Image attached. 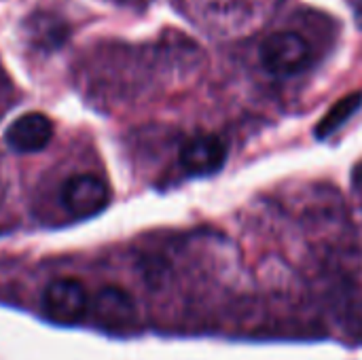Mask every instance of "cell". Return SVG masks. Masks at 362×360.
<instances>
[{"instance_id":"1","label":"cell","mask_w":362,"mask_h":360,"mask_svg":"<svg viewBox=\"0 0 362 360\" xmlns=\"http://www.w3.org/2000/svg\"><path fill=\"white\" fill-rule=\"evenodd\" d=\"M261 62L274 76H295L310 62V45L293 30H282L261 45Z\"/></svg>"},{"instance_id":"2","label":"cell","mask_w":362,"mask_h":360,"mask_svg":"<svg viewBox=\"0 0 362 360\" xmlns=\"http://www.w3.org/2000/svg\"><path fill=\"white\" fill-rule=\"evenodd\" d=\"M89 308V295L76 278H57L42 293L45 314L62 325L78 323Z\"/></svg>"},{"instance_id":"3","label":"cell","mask_w":362,"mask_h":360,"mask_svg":"<svg viewBox=\"0 0 362 360\" xmlns=\"http://www.w3.org/2000/svg\"><path fill=\"white\" fill-rule=\"evenodd\" d=\"M110 202V189L95 174H76L62 187V204L74 219H89Z\"/></svg>"},{"instance_id":"4","label":"cell","mask_w":362,"mask_h":360,"mask_svg":"<svg viewBox=\"0 0 362 360\" xmlns=\"http://www.w3.org/2000/svg\"><path fill=\"white\" fill-rule=\"evenodd\" d=\"M227 161V149L214 134H202L187 140L180 149V166L195 176L218 172Z\"/></svg>"},{"instance_id":"5","label":"cell","mask_w":362,"mask_h":360,"mask_svg":"<svg viewBox=\"0 0 362 360\" xmlns=\"http://www.w3.org/2000/svg\"><path fill=\"white\" fill-rule=\"evenodd\" d=\"M53 138V121L42 112H25L13 121L4 134L6 144L15 153H38Z\"/></svg>"},{"instance_id":"6","label":"cell","mask_w":362,"mask_h":360,"mask_svg":"<svg viewBox=\"0 0 362 360\" xmlns=\"http://www.w3.org/2000/svg\"><path fill=\"white\" fill-rule=\"evenodd\" d=\"M93 314L98 320L106 327H125L134 320L136 316V306L134 299L127 291L119 286H104L95 297H93Z\"/></svg>"},{"instance_id":"7","label":"cell","mask_w":362,"mask_h":360,"mask_svg":"<svg viewBox=\"0 0 362 360\" xmlns=\"http://www.w3.org/2000/svg\"><path fill=\"white\" fill-rule=\"evenodd\" d=\"M361 91L350 93L348 98H341V100L322 117V121H320V125H318V129H316V136H318V138H325V136L333 134L335 129H339V127H341V125L361 108Z\"/></svg>"},{"instance_id":"8","label":"cell","mask_w":362,"mask_h":360,"mask_svg":"<svg viewBox=\"0 0 362 360\" xmlns=\"http://www.w3.org/2000/svg\"><path fill=\"white\" fill-rule=\"evenodd\" d=\"M2 195H4V189H2V182H0V202H2Z\"/></svg>"}]
</instances>
